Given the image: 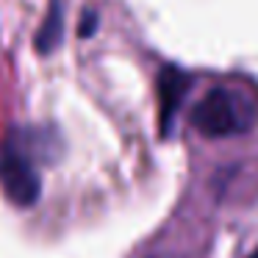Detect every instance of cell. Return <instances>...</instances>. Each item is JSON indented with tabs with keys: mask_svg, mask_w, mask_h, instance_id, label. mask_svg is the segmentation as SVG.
<instances>
[{
	"mask_svg": "<svg viewBox=\"0 0 258 258\" xmlns=\"http://www.w3.org/2000/svg\"><path fill=\"white\" fill-rule=\"evenodd\" d=\"M258 119V108L250 103L244 92H236L230 86H214L211 92L200 97V103L191 111V125L203 136H233L252 128Z\"/></svg>",
	"mask_w": 258,
	"mask_h": 258,
	"instance_id": "cell-1",
	"label": "cell"
},
{
	"mask_svg": "<svg viewBox=\"0 0 258 258\" xmlns=\"http://www.w3.org/2000/svg\"><path fill=\"white\" fill-rule=\"evenodd\" d=\"M186 86H189V78L175 67H167L158 75V119H161V131H169L172 117L178 114V106L186 95Z\"/></svg>",
	"mask_w": 258,
	"mask_h": 258,
	"instance_id": "cell-3",
	"label": "cell"
},
{
	"mask_svg": "<svg viewBox=\"0 0 258 258\" xmlns=\"http://www.w3.org/2000/svg\"><path fill=\"white\" fill-rule=\"evenodd\" d=\"M0 186L17 206H31L42 191L31 147L25 142V134L20 131H12L0 142Z\"/></svg>",
	"mask_w": 258,
	"mask_h": 258,
	"instance_id": "cell-2",
	"label": "cell"
},
{
	"mask_svg": "<svg viewBox=\"0 0 258 258\" xmlns=\"http://www.w3.org/2000/svg\"><path fill=\"white\" fill-rule=\"evenodd\" d=\"M58 34H61V9H58V3L53 6V14L47 17V25H45V31L39 34V47L42 50H50L53 45L58 42Z\"/></svg>",
	"mask_w": 258,
	"mask_h": 258,
	"instance_id": "cell-4",
	"label": "cell"
},
{
	"mask_svg": "<svg viewBox=\"0 0 258 258\" xmlns=\"http://www.w3.org/2000/svg\"><path fill=\"white\" fill-rule=\"evenodd\" d=\"M147 258H183V255H172V252H153V255Z\"/></svg>",
	"mask_w": 258,
	"mask_h": 258,
	"instance_id": "cell-5",
	"label": "cell"
},
{
	"mask_svg": "<svg viewBox=\"0 0 258 258\" xmlns=\"http://www.w3.org/2000/svg\"><path fill=\"white\" fill-rule=\"evenodd\" d=\"M250 258H258V250H255V252H252V255H250Z\"/></svg>",
	"mask_w": 258,
	"mask_h": 258,
	"instance_id": "cell-6",
	"label": "cell"
}]
</instances>
